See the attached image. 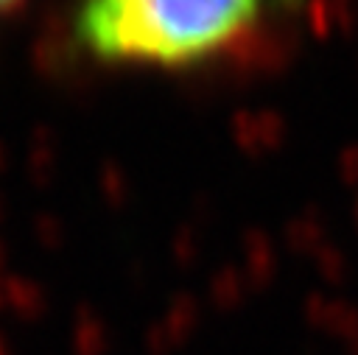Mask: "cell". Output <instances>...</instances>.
Segmentation results:
<instances>
[{
	"mask_svg": "<svg viewBox=\"0 0 358 355\" xmlns=\"http://www.w3.org/2000/svg\"><path fill=\"white\" fill-rule=\"evenodd\" d=\"M277 0H81L76 42L98 61L193 67L266 22Z\"/></svg>",
	"mask_w": 358,
	"mask_h": 355,
	"instance_id": "1",
	"label": "cell"
},
{
	"mask_svg": "<svg viewBox=\"0 0 358 355\" xmlns=\"http://www.w3.org/2000/svg\"><path fill=\"white\" fill-rule=\"evenodd\" d=\"M17 3H20V0H0V14H6V11H8V8H14Z\"/></svg>",
	"mask_w": 358,
	"mask_h": 355,
	"instance_id": "2",
	"label": "cell"
}]
</instances>
